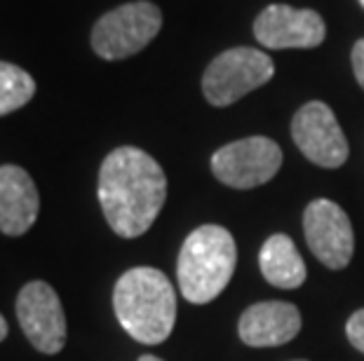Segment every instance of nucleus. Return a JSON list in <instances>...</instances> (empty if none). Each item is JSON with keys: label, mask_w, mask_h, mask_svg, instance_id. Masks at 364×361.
Segmentation results:
<instances>
[{"label": "nucleus", "mask_w": 364, "mask_h": 361, "mask_svg": "<svg viewBox=\"0 0 364 361\" xmlns=\"http://www.w3.org/2000/svg\"><path fill=\"white\" fill-rule=\"evenodd\" d=\"M167 199V176L149 152L122 145L99 169V202L115 235L132 240L156 223Z\"/></svg>", "instance_id": "f257e3e1"}, {"label": "nucleus", "mask_w": 364, "mask_h": 361, "mask_svg": "<svg viewBox=\"0 0 364 361\" xmlns=\"http://www.w3.org/2000/svg\"><path fill=\"white\" fill-rule=\"evenodd\" d=\"M113 310L136 343H165L176 321V294L165 272L132 267L113 289Z\"/></svg>", "instance_id": "f03ea898"}, {"label": "nucleus", "mask_w": 364, "mask_h": 361, "mask_svg": "<svg viewBox=\"0 0 364 361\" xmlns=\"http://www.w3.org/2000/svg\"><path fill=\"white\" fill-rule=\"evenodd\" d=\"M237 247L233 235L221 226H200L186 237L176 277L181 296L188 303L205 305L214 301L233 279Z\"/></svg>", "instance_id": "7ed1b4c3"}, {"label": "nucleus", "mask_w": 364, "mask_h": 361, "mask_svg": "<svg viewBox=\"0 0 364 361\" xmlns=\"http://www.w3.org/2000/svg\"><path fill=\"white\" fill-rule=\"evenodd\" d=\"M162 28V12L153 3L120 5L106 12L92 28V50L102 59L118 61L141 52Z\"/></svg>", "instance_id": "20e7f679"}, {"label": "nucleus", "mask_w": 364, "mask_h": 361, "mask_svg": "<svg viewBox=\"0 0 364 361\" xmlns=\"http://www.w3.org/2000/svg\"><path fill=\"white\" fill-rule=\"evenodd\" d=\"M275 73L273 59L252 48H233L214 57L203 75L205 99L212 106H230L266 84Z\"/></svg>", "instance_id": "39448f33"}, {"label": "nucleus", "mask_w": 364, "mask_h": 361, "mask_svg": "<svg viewBox=\"0 0 364 361\" xmlns=\"http://www.w3.org/2000/svg\"><path fill=\"white\" fill-rule=\"evenodd\" d=\"M282 167V150L266 136H250L223 145L212 155V172L223 186L250 190L268 183Z\"/></svg>", "instance_id": "423d86ee"}, {"label": "nucleus", "mask_w": 364, "mask_h": 361, "mask_svg": "<svg viewBox=\"0 0 364 361\" xmlns=\"http://www.w3.org/2000/svg\"><path fill=\"white\" fill-rule=\"evenodd\" d=\"M21 331L43 355H57L66 343V317L61 301L48 282H28L17 296Z\"/></svg>", "instance_id": "0eeeda50"}, {"label": "nucleus", "mask_w": 364, "mask_h": 361, "mask_svg": "<svg viewBox=\"0 0 364 361\" xmlns=\"http://www.w3.org/2000/svg\"><path fill=\"white\" fill-rule=\"evenodd\" d=\"M291 139L313 165L336 169L348 160V141L334 111L322 101L301 106L291 120Z\"/></svg>", "instance_id": "6e6552de"}, {"label": "nucleus", "mask_w": 364, "mask_h": 361, "mask_svg": "<svg viewBox=\"0 0 364 361\" xmlns=\"http://www.w3.org/2000/svg\"><path fill=\"white\" fill-rule=\"evenodd\" d=\"M306 242L315 258L331 270L350 263L355 251V235L348 213L331 199H313L304 211Z\"/></svg>", "instance_id": "1a4fd4ad"}, {"label": "nucleus", "mask_w": 364, "mask_h": 361, "mask_svg": "<svg viewBox=\"0 0 364 361\" xmlns=\"http://www.w3.org/2000/svg\"><path fill=\"white\" fill-rule=\"evenodd\" d=\"M254 35L268 50H311L322 45L327 28L315 10L268 5L254 21Z\"/></svg>", "instance_id": "9d476101"}, {"label": "nucleus", "mask_w": 364, "mask_h": 361, "mask_svg": "<svg viewBox=\"0 0 364 361\" xmlns=\"http://www.w3.org/2000/svg\"><path fill=\"white\" fill-rule=\"evenodd\" d=\"M301 331V312L296 305L266 301L247 307L240 317L237 333L250 348H277L294 340Z\"/></svg>", "instance_id": "9b49d317"}, {"label": "nucleus", "mask_w": 364, "mask_h": 361, "mask_svg": "<svg viewBox=\"0 0 364 361\" xmlns=\"http://www.w3.org/2000/svg\"><path fill=\"white\" fill-rule=\"evenodd\" d=\"M41 211L33 179L17 165L0 167V233L19 237L31 230Z\"/></svg>", "instance_id": "f8f14e48"}, {"label": "nucleus", "mask_w": 364, "mask_h": 361, "mask_svg": "<svg viewBox=\"0 0 364 361\" xmlns=\"http://www.w3.org/2000/svg\"><path fill=\"white\" fill-rule=\"evenodd\" d=\"M261 272L273 287L299 289L306 282V263L296 251V244L287 235L268 237L259 253Z\"/></svg>", "instance_id": "ddd939ff"}, {"label": "nucleus", "mask_w": 364, "mask_h": 361, "mask_svg": "<svg viewBox=\"0 0 364 361\" xmlns=\"http://www.w3.org/2000/svg\"><path fill=\"white\" fill-rule=\"evenodd\" d=\"M36 94V80L24 68L0 61V115L14 113Z\"/></svg>", "instance_id": "4468645a"}, {"label": "nucleus", "mask_w": 364, "mask_h": 361, "mask_svg": "<svg viewBox=\"0 0 364 361\" xmlns=\"http://www.w3.org/2000/svg\"><path fill=\"white\" fill-rule=\"evenodd\" d=\"M346 333L350 338V343L358 348L360 352H364V310H358L348 319V326H346Z\"/></svg>", "instance_id": "2eb2a0df"}, {"label": "nucleus", "mask_w": 364, "mask_h": 361, "mask_svg": "<svg viewBox=\"0 0 364 361\" xmlns=\"http://www.w3.org/2000/svg\"><path fill=\"white\" fill-rule=\"evenodd\" d=\"M353 71H355V78H358L360 82V87L364 89V38L362 40L355 43V48H353Z\"/></svg>", "instance_id": "dca6fc26"}, {"label": "nucleus", "mask_w": 364, "mask_h": 361, "mask_svg": "<svg viewBox=\"0 0 364 361\" xmlns=\"http://www.w3.org/2000/svg\"><path fill=\"white\" fill-rule=\"evenodd\" d=\"M5 335H7V321H5L3 314H0V343L5 340Z\"/></svg>", "instance_id": "f3484780"}, {"label": "nucleus", "mask_w": 364, "mask_h": 361, "mask_svg": "<svg viewBox=\"0 0 364 361\" xmlns=\"http://www.w3.org/2000/svg\"><path fill=\"white\" fill-rule=\"evenodd\" d=\"M139 361H162V359L153 357V355H144V357H139Z\"/></svg>", "instance_id": "a211bd4d"}, {"label": "nucleus", "mask_w": 364, "mask_h": 361, "mask_svg": "<svg viewBox=\"0 0 364 361\" xmlns=\"http://www.w3.org/2000/svg\"><path fill=\"white\" fill-rule=\"evenodd\" d=\"M360 3H362V7H364V0H360Z\"/></svg>", "instance_id": "6ab92c4d"}]
</instances>
